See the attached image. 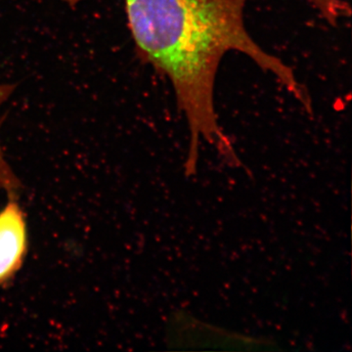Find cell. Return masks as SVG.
<instances>
[{
  "instance_id": "1",
  "label": "cell",
  "mask_w": 352,
  "mask_h": 352,
  "mask_svg": "<svg viewBox=\"0 0 352 352\" xmlns=\"http://www.w3.org/2000/svg\"><path fill=\"white\" fill-rule=\"evenodd\" d=\"M248 1L124 0L139 55L170 80L178 109L188 124L190 150L185 164L188 176L196 171L201 138L222 156L238 162L215 111V80L226 53L236 51L250 58L311 112L309 95L293 69L266 52L248 32Z\"/></svg>"
},
{
  "instance_id": "2",
  "label": "cell",
  "mask_w": 352,
  "mask_h": 352,
  "mask_svg": "<svg viewBox=\"0 0 352 352\" xmlns=\"http://www.w3.org/2000/svg\"><path fill=\"white\" fill-rule=\"evenodd\" d=\"M28 250L24 212L16 199L0 210V287L20 270Z\"/></svg>"
},
{
  "instance_id": "4",
  "label": "cell",
  "mask_w": 352,
  "mask_h": 352,
  "mask_svg": "<svg viewBox=\"0 0 352 352\" xmlns=\"http://www.w3.org/2000/svg\"><path fill=\"white\" fill-rule=\"evenodd\" d=\"M329 24L337 25L340 21L349 17L351 9L344 0H307Z\"/></svg>"
},
{
  "instance_id": "3",
  "label": "cell",
  "mask_w": 352,
  "mask_h": 352,
  "mask_svg": "<svg viewBox=\"0 0 352 352\" xmlns=\"http://www.w3.org/2000/svg\"><path fill=\"white\" fill-rule=\"evenodd\" d=\"M13 88L10 85H0V107L10 96ZM21 183L15 175L10 164L6 161L1 145H0V190L8 193L9 199H16V194L19 191Z\"/></svg>"
}]
</instances>
